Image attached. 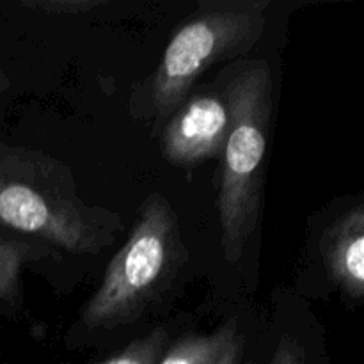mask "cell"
I'll use <instances>...</instances> for the list:
<instances>
[{"label": "cell", "instance_id": "cell-1", "mask_svg": "<svg viewBox=\"0 0 364 364\" xmlns=\"http://www.w3.org/2000/svg\"><path fill=\"white\" fill-rule=\"evenodd\" d=\"M0 228L71 255L95 256L112 244L123 219L87 205L59 159L0 142Z\"/></svg>", "mask_w": 364, "mask_h": 364}, {"label": "cell", "instance_id": "cell-2", "mask_svg": "<svg viewBox=\"0 0 364 364\" xmlns=\"http://www.w3.org/2000/svg\"><path fill=\"white\" fill-rule=\"evenodd\" d=\"M230 130L220 160L219 223L224 258L244 255L259 215L263 164L272 117V73L267 60H244L224 89Z\"/></svg>", "mask_w": 364, "mask_h": 364}, {"label": "cell", "instance_id": "cell-3", "mask_svg": "<svg viewBox=\"0 0 364 364\" xmlns=\"http://www.w3.org/2000/svg\"><path fill=\"white\" fill-rule=\"evenodd\" d=\"M187 258L180 224L162 194L148 196L123 247L116 252L82 311L87 329H116L135 322L169 287Z\"/></svg>", "mask_w": 364, "mask_h": 364}, {"label": "cell", "instance_id": "cell-4", "mask_svg": "<svg viewBox=\"0 0 364 364\" xmlns=\"http://www.w3.org/2000/svg\"><path fill=\"white\" fill-rule=\"evenodd\" d=\"M267 9L269 0L203 2L164 50L149 85L153 114L171 116L208 68L251 52L265 32Z\"/></svg>", "mask_w": 364, "mask_h": 364}, {"label": "cell", "instance_id": "cell-5", "mask_svg": "<svg viewBox=\"0 0 364 364\" xmlns=\"http://www.w3.org/2000/svg\"><path fill=\"white\" fill-rule=\"evenodd\" d=\"M230 130V107L224 96L187 98L167 121L160 139L164 159L192 167L223 153Z\"/></svg>", "mask_w": 364, "mask_h": 364}, {"label": "cell", "instance_id": "cell-6", "mask_svg": "<svg viewBox=\"0 0 364 364\" xmlns=\"http://www.w3.org/2000/svg\"><path fill=\"white\" fill-rule=\"evenodd\" d=\"M320 247L331 281L347 299L361 301L364 295V206L361 203L331 224Z\"/></svg>", "mask_w": 364, "mask_h": 364}, {"label": "cell", "instance_id": "cell-7", "mask_svg": "<svg viewBox=\"0 0 364 364\" xmlns=\"http://www.w3.org/2000/svg\"><path fill=\"white\" fill-rule=\"evenodd\" d=\"M53 249L38 238L0 233V299L13 301L20 290V274L27 263L53 255Z\"/></svg>", "mask_w": 364, "mask_h": 364}, {"label": "cell", "instance_id": "cell-8", "mask_svg": "<svg viewBox=\"0 0 364 364\" xmlns=\"http://www.w3.org/2000/svg\"><path fill=\"white\" fill-rule=\"evenodd\" d=\"M240 336L237 320H230L215 333L187 336L167 347L159 364H215L231 341Z\"/></svg>", "mask_w": 364, "mask_h": 364}, {"label": "cell", "instance_id": "cell-9", "mask_svg": "<svg viewBox=\"0 0 364 364\" xmlns=\"http://www.w3.org/2000/svg\"><path fill=\"white\" fill-rule=\"evenodd\" d=\"M169 347V333L164 327L134 340L124 350L100 364H159Z\"/></svg>", "mask_w": 364, "mask_h": 364}, {"label": "cell", "instance_id": "cell-10", "mask_svg": "<svg viewBox=\"0 0 364 364\" xmlns=\"http://www.w3.org/2000/svg\"><path fill=\"white\" fill-rule=\"evenodd\" d=\"M103 4V0H25L23 6L46 14H85Z\"/></svg>", "mask_w": 364, "mask_h": 364}, {"label": "cell", "instance_id": "cell-11", "mask_svg": "<svg viewBox=\"0 0 364 364\" xmlns=\"http://www.w3.org/2000/svg\"><path fill=\"white\" fill-rule=\"evenodd\" d=\"M269 364H304L301 347L291 338H283Z\"/></svg>", "mask_w": 364, "mask_h": 364}, {"label": "cell", "instance_id": "cell-12", "mask_svg": "<svg viewBox=\"0 0 364 364\" xmlns=\"http://www.w3.org/2000/svg\"><path fill=\"white\" fill-rule=\"evenodd\" d=\"M242 361V336H238L237 340L231 341L230 347L223 352V355L219 358V361L215 364H240Z\"/></svg>", "mask_w": 364, "mask_h": 364}, {"label": "cell", "instance_id": "cell-13", "mask_svg": "<svg viewBox=\"0 0 364 364\" xmlns=\"http://www.w3.org/2000/svg\"><path fill=\"white\" fill-rule=\"evenodd\" d=\"M7 87H9V78H7L6 71H4L2 68H0V92L6 91Z\"/></svg>", "mask_w": 364, "mask_h": 364}]
</instances>
